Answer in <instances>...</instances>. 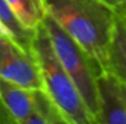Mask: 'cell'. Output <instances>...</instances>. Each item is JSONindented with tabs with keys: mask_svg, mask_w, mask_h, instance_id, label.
Listing matches in <instances>:
<instances>
[{
	"mask_svg": "<svg viewBox=\"0 0 126 124\" xmlns=\"http://www.w3.org/2000/svg\"><path fill=\"white\" fill-rule=\"evenodd\" d=\"M47 9L91 58L97 76L109 71L119 11L102 0H47Z\"/></svg>",
	"mask_w": 126,
	"mask_h": 124,
	"instance_id": "1",
	"label": "cell"
},
{
	"mask_svg": "<svg viewBox=\"0 0 126 124\" xmlns=\"http://www.w3.org/2000/svg\"><path fill=\"white\" fill-rule=\"evenodd\" d=\"M32 52L39 67L43 89L59 108L66 124H95L77 88L61 66L43 23L36 29Z\"/></svg>",
	"mask_w": 126,
	"mask_h": 124,
	"instance_id": "2",
	"label": "cell"
},
{
	"mask_svg": "<svg viewBox=\"0 0 126 124\" xmlns=\"http://www.w3.org/2000/svg\"><path fill=\"white\" fill-rule=\"evenodd\" d=\"M43 24L61 66L77 88L88 112L97 124V72L91 58L81 49V46L71 39L49 15H47L44 18Z\"/></svg>",
	"mask_w": 126,
	"mask_h": 124,
	"instance_id": "3",
	"label": "cell"
},
{
	"mask_svg": "<svg viewBox=\"0 0 126 124\" xmlns=\"http://www.w3.org/2000/svg\"><path fill=\"white\" fill-rule=\"evenodd\" d=\"M0 77L27 89H43L37 60L6 34L0 35Z\"/></svg>",
	"mask_w": 126,
	"mask_h": 124,
	"instance_id": "4",
	"label": "cell"
},
{
	"mask_svg": "<svg viewBox=\"0 0 126 124\" xmlns=\"http://www.w3.org/2000/svg\"><path fill=\"white\" fill-rule=\"evenodd\" d=\"M97 124H126V107L121 83L110 71L97 76Z\"/></svg>",
	"mask_w": 126,
	"mask_h": 124,
	"instance_id": "5",
	"label": "cell"
},
{
	"mask_svg": "<svg viewBox=\"0 0 126 124\" xmlns=\"http://www.w3.org/2000/svg\"><path fill=\"white\" fill-rule=\"evenodd\" d=\"M32 90L0 77V102L14 123L23 124L30 116L33 100Z\"/></svg>",
	"mask_w": 126,
	"mask_h": 124,
	"instance_id": "6",
	"label": "cell"
},
{
	"mask_svg": "<svg viewBox=\"0 0 126 124\" xmlns=\"http://www.w3.org/2000/svg\"><path fill=\"white\" fill-rule=\"evenodd\" d=\"M32 94V110L23 124H66L59 108L44 89H33Z\"/></svg>",
	"mask_w": 126,
	"mask_h": 124,
	"instance_id": "7",
	"label": "cell"
},
{
	"mask_svg": "<svg viewBox=\"0 0 126 124\" xmlns=\"http://www.w3.org/2000/svg\"><path fill=\"white\" fill-rule=\"evenodd\" d=\"M18 22L28 31H36L48 15L47 0H5Z\"/></svg>",
	"mask_w": 126,
	"mask_h": 124,
	"instance_id": "8",
	"label": "cell"
},
{
	"mask_svg": "<svg viewBox=\"0 0 126 124\" xmlns=\"http://www.w3.org/2000/svg\"><path fill=\"white\" fill-rule=\"evenodd\" d=\"M0 29L4 34L16 41L21 47L27 51H32V43L36 31L33 32L26 29L18 22L5 0H0Z\"/></svg>",
	"mask_w": 126,
	"mask_h": 124,
	"instance_id": "9",
	"label": "cell"
},
{
	"mask_svg": "<svg viewBox=\"0 0 126 124\" xmlns=\"http://www.w3.org/2000/svg\"><path fill=\"white\" fill-rule=\"evenodd\" d=\"M109 71L121 83L126 84V20L120 12L110 50Z\"/></svg>",
	"mask_w": 126,
	"mask_h": 124,
	"instance_id": "10",
	"label": "cell"
},
{
	"mask_svg": "<svg viewBox=\"0 0 126 124\" xmlns=\"http://www.w3.org/2000/svg\"><path fill=\"white\" fill-rule=\"evenodd\" d=\"M10 123H14V121L11 119V117L9 116V113L4 108L2 103L0 102V124H10Z\"/></svg>",
	"mask_w": 126,
	"mask_h": 124,
	"instance_id": "11",
	"label": "cell"
},
{
	"mask_svg": "<svg viewBox=\"0 0 126 124\" xmlns=\"http://www.w3.org/2000/svg\"><path fill=\"white\" fill-rule=\"evenodd\" d=\"M102 1L107 2L108 5H110L111 7H114L118 11H120L124 7H126V0H102Z\"/></svg>",
	"mask_w": 126,
	"mask_h": 124,
	"instance_id": "12",
	"label": "cell"
},
{
	"mask_svg": "<svg viewBox=\"0 0 126 124\" xmlns=\"http://www.w3.org/2000/svg\"><path fill=\"white\" fill-rule=\"evenodd\" d=\"M121 83V82H120ZM121 90H123V95H124V100H125V107H126V84L121 83Z\"/></svg>",
	"mask_w": 126,
	"mask_h": 124,
	"instance_id": "13",
	"label": "cell"
},
{
	"mask_svg": "<svg viewBox=\"0 0 126 124\" xmlns=\"http://www.w3.org/2000/svg\"><path fill=\"white\" fill-rule=\"evenodd\" d=\"M119 12H120V15H121V16H123V17L126 20V7H124L123 10H120Z\"/></svg>",
	"mask_w": 126,
	"mask_h": 124,
	"instance_id": "14",
	"label": "cell"
},
{
	"mask_svg": "<svg viewBox=\"0 0 126 124\" xmlns=\"http://www.w3.org/2000/svg\"><path fill=\"white\" fill-rule=\"evenodd\" d=\"M1 34H4V33H2V31H1V29H0V35H1Z\"/></svg>",
	"mask_w": 126,
	"mask_h": 124,
	"instance_id": "15",
	"label": "cell"
}]
</instances>
